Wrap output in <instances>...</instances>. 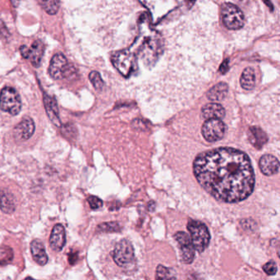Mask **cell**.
<instances>
[{"label":"cell","mask_w":280,"mask_h":280,"mask_svg":"<svg viewBox=\"0 0 280 280\" xmlns=\"http://www.w3.org/2000/svg\"><path fill=\"white\" fill-rule=\"evenodd\" d=\"M35 133V123L30 117H25L14 128L15 137L21 140H28Z\"/></svg>","instance_id":"8"},{"label":"cell","mask_w":280,"mask_h":280,"mask_svg":"<svg viewBox=\"0 0 280 280\" xmlns=\"http://www.w3.org/2000/svg\"><path fill=\"white\" fill-rule=\"evenodd\" d=\"M248 135L249 140L251 141V144L257 149H261L268 140L266 133L258 127L250 128Z\"/></svg>","instance_id":"16"},{"label":"cell","mask_w":280,"mask_h":280,"mask_svg":"<svg viewBox=\"0 0 280 280\" xmlns=\"http://www.w3.org/2000/svg\"><path fill=\"white\" fill-rule=\"evenodd\" d=\"M169 271L168 269L165 268L164 266H158L157 274H156V278L157 279H171L172 277L169 276Z\"/></svg>","instance_id":"26"},{"label":"cell","mask_w":280,"mask_h":280,"mask_svg":"<svg viewBox=\"0 0 280 280\" xmlns=\"http://www.w3.org/2000/svg\"><path fill=\"white\" fill-rule=\"evenodd\" d=\"M45 45L41 41H36L33 42L32 47L29 48V54L28 58L31 60L32 65L35 68H38L41 64V59L43 58L45 53Z\"/></svg>","instance_id":"15"},{"label":"cell","mask_w":280,"mask_h":280,"mask_svg":"<svg viewBox=\"0 0 280 280\" xmlns=\"http://www.w3.org/2000/svg\"><path fill=\"white\" fill-rule=\"evenodd\" d=\"M221 17L224 24L228 29H240L245 23L243 12L237 6L230 2H225L222 5Z\"/></svg>","instance_id":"3"},{"label":"cell","mask_w":280,"mask_h":280,"mask_svg":"<svg viewBox=\"0 0 280 280\" xmlns=\"http://www.w3.org/2000/svg\"><path fill=\"white\" fill-rule=\"evenodd\" d=\"M187 230L191 233V241L195 251L203 252L209 246L210 233L206 225L196 220H191L187 224Z\"/></svg>","instance_id":"2"},{"label":"cell","mask_w":280,"mask_h":280,"mask_svg":"<svg viewBox=\"0 0 280 280\" xmlns=\"http://www.w3.org/2000/svg\"><path fill=\"white\" fill-rule=\"evenodd\" d=\"M193 170L200 186L220 201L238 202L253 191V168L241 150L223 147L201 153L194 161Z\"/></svg>","instance_id":"1"},{"label":"cell","mask_w":280,"mask_h":280,"mask_svg":"<svg viewBox=\"0 0 280 280\" xmlns=\"http://www.w3.org/2000/svg\"><path fill=\"white\" fill-rule=\"evenodd\" d=\"M75 73V68L68 63L65 56L62 53H56L53 56L48 68V74L51 78L58 80L72 77Z\"/></svg>","instance_id":"5"},{"label":"cell","mask_w":280,"mask_h":280,"mask_svg":"<svg viewBox=\"0 0 280 280\" xmlns=\"http://www.w3.org/2000/svg\"><path fill=\"white\" fill-rule=\"evenodd\" d=\"M44 104H45V107H46L47 115L50 119L51 122L57 127H60L61 120L59 119L58 105H57L55 99L45 93L44 94Z\"/></svg>","instance_id":"11"},{"label":"cell","mask_w":280,"mask_h":280,"mask_svg":"<svg viewBox=\"0 0 280 280\" xmlns=\"http://www.w3.org/2000/svg\"><path fill=\"white\" fill-rule=\"evenodd\" d=\"M20 52L22 54V58H28V54H29V48L27 46H22L20 47Z\"/></svg>","instance_id":"27"},{"label":"cell","mask_w":280,"mask_h":280,"mask_svg":"<svg viewBox=\"0 0 280 280\" xmlns=\"http://www.w3.org/2000/svg\"><path fill=\"white\" fill-rule=\"evenodd\" d=\"M66 243L65 229L60 224L54 225L51 232L49 244L53 251H61Z\"/></svg>","instance_id":"9"},{"label":"cell","mask_w":280,"mask_h":280,"mask_svg":"<svg viewBox=\"0 0 280 280\" xmlns=\"http://www.w3.org/2000/svg\"><path fill=\"white\" fill-rule=\"evenodd\" d=\"M175 238L181 246H187L191 244V237H189V235L187 234L186 233H177L175 234Z\"/></svg>","instance_id":"23"},{"label":"cell","mask_w":280,"mask_h":280,"mask_svg":"<svg viewBox=\"0 0 280 280\" xmlns=\"http://www.w3.org/2000/svg\"><path fill=\"white\" fill-rule=\"evenodd\" d=\"M31 251L34 261L40 266H46L48 262V256L43 242L40 240H33L31 243Z\"/></svg>","instance_id":"12"},{"label":"cell","mask_w":280,"mask_h":280,"mask_svg":"<svg viewBox=\"0 0 280 280\" xmlns=\"http://www.w3.org/2000/svg\"><path fill=\"white\" fill-rule=\"evenodd\" d=\"M260 169L265 175L271 176L276 174L280 169V162L278 159L271 155H265L260 160Z\"/></svg>","instance_id":"10"},{"label":"cell","mask_w":280,"mask_h":280,"mask_svg":"<svg viewBox=\"0 0 280 280\" xmlns=\"http://www.w3.org/2000/svg\"><path fill=\"white\" fill-rule=\"evenodd\" d=\"M21 109L22 101L18 92L12 87H4L0 93V109L15 116Z\"/></svg>","instance_id":"4"},{"label":"cell","mask_w":280,"mask_h":280,"mask_svg":"<svg viewBox=\"0 0 280 280\" xmlns=\"http://www.w3.org/2000/svg\"><path fill=\"white\" fill-rule=\"evenodd\" d=\"M38 2L48 14L54 15L58 12L59 8L58 0H38Z\"/></svg>","instance_id":"19"},{"label":"cell","mask_w":280,"mask_h":280,"mask_svg":"<svg viewBox=\"0 0 280 280\" xmlns=\"http://www.w3.org/2000/svg\"><path fill=\"white\" fill-rule=\"evenodd\" d=\"M263 271H265V273L268 276H275L276 273H277V271H278V268H277V266H276V262L273 261H269L266 265H264Z\"/></svg>","instance_id":"24"},{"label":"cell","mask_w":280,"mask_h":280,"mask_svg":"<svg viewBox=\"0 0 280 280\" xmlns=\"http://www.w3.org/2000/svg\"><path fill=\"white\" fill-rule=\"evenodd\" d=\"M194 257H195V249L192 244L182 246V259L184 263H191L193 261Z\"/></svg>","instance_id":"20"},{"label":"cell","mask_w":280,"mask_h":280,"mask_svg":"<svg viewBox=\"0 0 280 280\" xmlns=\"http://www.w3.org/2000/svg\"><path fill=\"white\" fill-rule=\"evenodd\" d=\"M12 6L14 7H17L19 6L20 0H11Z\"/></svg>","instance_id":"29"},{"label":"cell","mask_w":280,"mask_h":280,"mask_svg":"<svg viewBox=\"0 0 280 280\" xmlns=\"http://www.w3.org/2000/svg\"><path fill=\"white\" fill-rule=\"evenodd\" d=\"M229 87L225 82L215 85L208 92L207 97L211 101H221L227 96Z\"/></svg>","instance_id":"17"},{"label":"cell","mask_w":280,"mask_h":280,"mask_svg":"<svg viewBox=\"0 0 280 280\" xmlns=\"http://www.w3.org/2000/svg\"><path fill=\"white\" fill-rule=\"evenodd\" d=\"M228 69H229V60L226 59V60L222 63V65L220 66V71L223 74H225V73L227 72Z\"/></svg>","instance_id":"28"},{"label":"cell","mask_w":280,"mask_h":280,"mask_svg":"<svg viewBox=\"0 0 280 280\" xmlns=\"http://www.w3.org/2000/svg\"><path fill=\"white\" fill-rule=\"evenodd\" d=\"M88 202H89L90 206L93 210H95V209H99V208L101 207L103 205V201H102L101 199H99V197L97 196H92L88 197L87 199Z\"/></svg>","instance_id":"25"},{"label":"cell","mask_w":280,"mask_h":280,"mask_svg":"<svg viewBox=\"0 0 280 280\" xmlns=\"http://www.w3.org/2000/svg\"><path fill=\"white\" fill-rule=\"evenodd\" d=\"M16 208L13 195L8 190L0 189V210L5 214H12Z\"/></svg>","instance_id":"14"},{"label":"cell","mask_w":280,"mask_h":280,"mask_svg":"<svg viewBox=\"0 0 280 280\" xmlns=\"http://www.w3.org/2000/svg\"><path fill=\"white\" fill-rule=\"evenodd\" d=\"M240 84L243 89L246 91H251L254 89L256 85V76L253 69L251 68H246L241 73L240 78Z\"/></svg>","instance_id":"18"},{"label":"cell","mask_w":280,"mask_h":280,"mask_svg":"<svg viewBox=\"0 0 280 280\" xmlns=\"http://www.w3.org/2000/svg\"><path fill=\"white\" fill-rule=\"evenodd\" d=\"M226 127L221 119H207L202 126L201 133L205 140L209 142H215L225 136Z\"/></svg>","instance_id":"6"},{"label":"cell","mask_w":280,"mask_h":280,"mask_svg":"<svg viewBox=\"0 0 280 280\" xmlns=\"http://www.w3.org/2000/svg\"><path fill=\"white\" fill-rule=\"evenodd\" d=\"M201 114L205 119H221L225 116V109L221 104L210 103L205 104L201 109Z\"/></svg>","instance_id":"13"},{"label":"cell","mask_w":280,"mask_h":280,"mask_svg":"<svg viewBox=\"0 0 280 280\" xmlns=\"http://www.w3.org/2000/svg\"><path fill=\"white\" fill-rule=\"evenodd\" d=\"M90 81L92 82L94 89L97 91H101L104 87V82L102 80L101 76L96 71H93L92 73H90L89 75Z\"/></svg>","instance_id":"21"},{"label":"cell","mask_w":280,"mask_h":280,"mask_svg":"<svg viewBox=\"0 0 280 280\" xmlns=\"http://www.w3.org/2000/svg\"><path fill=\"white\" fill-rule=\"evenodd\" d=\"M113 258L115 263L120 267L128 266L134 260V249L130 241L122 240L116 244Z\"/></svg>","instance_id":"7"},{"label":"cell","mask_w":280,"mask_h":280,"mask_svg":"<svg viewBox=\"0 0 280 280\" xmlns=\"http://www.w3.org/2000/svg\"><path fill=\"white\" fill-rule=\"evenodd\" d=\"M119 225L115 222L104 223L98 226V230L103 232H115L119 231Z\"/></svg>","instance_id":"22"}]
</instances>
